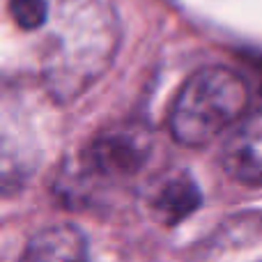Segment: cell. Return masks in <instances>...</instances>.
Returning a JSON list of instances; mask_svg holds the SVG:
<instances>
[{"label": "cell", "mask_w": 262, "mask_h": 262, "mask_svg": "<svg viewBox=\"0 0 262 262\" xmlns=\"http://www.w3.org/2000/svg\"><path fill=\"white\" fill-rule=\"evenodd\" d=\"M221 166L232 180L262 186V111L242 118L221 147Z\"/></svg>", "instance_id": "obj_4"}, {"label": "cell", "mask_w": 262, "mask_h": 262, "mask_svg": "<svg viewBox=\"0 0 262 262\" xmlns=\"http://www.w3.org/2000/svg\"><path fill=\"white\" fill-rule=\"evenodd\" d=\"M249 85L228 67H203L175 95L168 113L172 138L186 147H203L244 115Z\"/></svg>", "instance_id": "obj_2"}, {"label": "cell", "mask_w": 262, "mask_h": 262, "mask_svg": "<svg viewBox=\"0 0 262 262\" xmlns=\"http://www.w3.org/2000/svg\"><path fill=\"white\" fill-rule=\"evenodd\" d=\"M12 18L23 30L41 28L49 18V3L46 0H12L9 3Z\"/></svg>", "instance_id": "obj_7"}, {"label": "cell", "mask_w": 262, "mask_h": 262, "mask_svg": "<svg viewBox=\"0 0 262 262\" xmlns=\"http://www.w3.org/2000/svg\"><path fill=\"white\" fill-rule=\"evenodd\" d=\"M200 189L186 172L163 177L149 195V209L163 226H177L200 207Z\"/></svg>", "instance_id": "obj_6"}, {"label": "cell", "mask_w": 262, "mask_h": 262, "mask_svg": "<svg viewBox=\"0 0 262 262\" xmlns=\"http://www.w3.org/2000/svg\"><path fill=\"white\" fill-rule=\"evenodd\" d=\"M16 262H88L85 235L72 223H58L30 237Z\"/></svg>", "instance_id": "obj_5"}, {"label": "cell", "mask_w": 262, "mask_h": 262, "mask_svg": "<svg viewBox=\"0 0 262 262\" xmlns=\"http://www.w3.org/2000/svg\"><path fill=\"white\" fill-rule=\"evenodd\" d=\"M118 49V23L97 0H72L41 60L44 88L55 101H74L108 69Z\"/></svg>", "instance_id": "obj_1"}, {"label": "cell", "mask_w": 262, "mask_h": 262, "mask_svg": "<svg viewBox=\"0 0 262 262\" xmlns=\"http://www.w3.org/2000/svg\"><path fill=\"white\" fill-rule=\"evenodd\" d=\"M154 147L152 131L143 122H118L101 129L78 157V175L99 184L120 186L140 175Z\"/></svg>", "instance_id": "obj_3"}]
</instances>
